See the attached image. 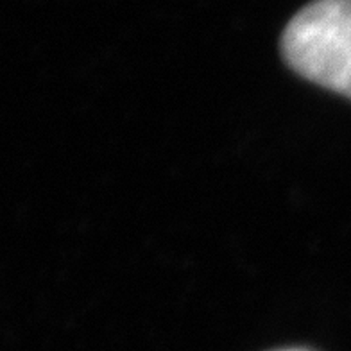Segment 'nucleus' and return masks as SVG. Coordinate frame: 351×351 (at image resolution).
I'll list each match as a JSON object with an SVG mask.
<instances>
[{"label":"nucleus","instance_id":"obj_1","mask_svg":"<svg viewBox=\"0 0 351 351\" xmlns=\"http://www.w3.org/2000/svg\"><path fill=\"white\" fill-rule=\"evenodd\" d=\"M282 52L300 75L351 99V0H315L289 22Z\"/></svg>","mask_w":351,"mask_h":351},{"label":"nucleus","instance_id":"obj_2","mask_svg":"<svg viewBox=\"0 0 351 351\" xmlns=\"http://www.w3.org/2000/svg\"><path fill=\"white\" fill-rule=\"evenodd\" d=\"M296 351H298V350H296Z\"/></svg>","mask_w":351,"mask_h":351}]
</instances>
